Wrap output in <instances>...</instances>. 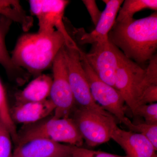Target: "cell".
Instances as JSON below:
<instances>
[{
    "label": "cell",
    "mask_w": 157,
    "mask_h": 157,
    "mask_svg": "<svg viewBox=\"0 0 157 157\" xmlns=\"http://www.w3.org/2000/svg\"><path fill=\"white\" fill-rule=\"evenodd\" d=\"M108 39L126 57L137 64L149 61L157 48V13L139 19L116 21Z\"/></svg>",
    "instance_id": "6da1fadb"
},
{
    "label": "cell",
    "mask_w": 157,
    "mask_h": 157,
    "mask_svg": "<svg viewBox=\"0 0 157 157\" xmlns=\"http://www.w3.org/2000/svg\"><path fill=\"white\" fill-rule=\"evenodd\" d=\"M66 44L61 33L48 35L26 34L18 39L11 58L16 67L32 75L39 76L52 67L59 52Z\"/></svg>",
    "instance_id": "7a4b0ae2"
},
{
    "label": "cell",
    "mask_w": 157,
    "mask_h": 157,
    "mask_svg": "<svg viewBox=\"0 0 157 157\" xmlns=\"http://www.w3.org/2000/svg\"><path fill=\"white\" fill-rule=\"evenodd\" d=\"M153 84L157 85V62L151 61L147 67L144 69L121 51L115 87L133 114L144 92Z\"/></svg>",
    "instance_id": "3957f363"
},
{
    "label": "cell",
    "mask_w": 157,
    "mask_h": 157,
    "mask_svg": "<svg viewBox=\"0 0 157 157\" xmlns=\"http://www.w3.org/2000/svg\"><path fill=\"white\" fill-rule=\"evenodd\" d=\"M16 145L19 146L36 139H45L58 143L81 147L83 138L72 117H50L26 125L17 133Z\"/></svg>",
    "instance_id": "277c9868"
},
{
    "label": "cell",
    "mask_w": 157,
    "mask_h": 157,
    "mask_svg": "<svg viewBox=\"0 0 157 157\" xmlns=\"http://www.w3.org/2000/svg\"><path fill=\"white\" fill-rule=\"evenodd\" d=\"M71 114L83 140L91 147L109 141L113 130L117 125L111 114L78 106L75 107Z\"/></svg>",
    "instance_id": "5b68a950"
},
{
    "label": "cell",
    "mask_w": 157,
    "mask_h": 157,
    "mask_svg": "<svg viewBox=\"0 0 157 157\" xmlns=\"http://www.w3.org/2000/svg\"><path fill=\"white\" fill-rule=\"evenodd\" d=\"M79 53L93 99L103 109L127 126L131 121L125 116V102L121 93L101 80L85 59L80 49Z\"/></svg>",
    "instance_id": "8992f818"
},
{
    "label": "cell",
    "mask_w": 157,
    "mask_h": 157,
    "mask_svg": "<svg viewBox=\"0 0 157 157\" xmlns=\"http://www.w3.org/2000/svg\"><path fill=\"white\" fill-rule=\"evenodd\" d=\"M63 49L70 87L76 105L107 115L111 114L103 109L93 99L82 65L79 53L80 48H70L65 45Z\"/></svg>",
    "instance_id": "52a82bcc"
},
{
    "label": "cell",
    "mask_w": 157,
    "mask_h": 157,
    "mask_svg": "<svg viewBox=\"0 0 157 157\" xmlns=\"http://www.w3.org/2000/svg\"><path fill=\"white\" fill-rule=\"evenodd\" d=\"M31 11L38 18V33L48 35L56 29L66 40L65 45L70 48L78 47L70 36L64 24V14L69 1L66 0H31L29 1Z\"/></svg>",
    "instance_id": "ba28073f"
},
{
    "label": "cell",
    "mask_w": 157,
    "mask_h": 157,
    "mask_svg": "<svg viewBox=\"0 0 157 157\" xmlns=\"http://www.w3.org/2000/svg\"><path fill=\"white\" fill-rule=\"evenodd\" d=\"M63 47L52 65L53 77L49 99L55 107L52 117L54 119L70 117L76 106L70 87Z\"/></svg>",
    "instance_id": "9c48e42d"
},
{
    "label": "cell",
    "mask_w": 157,
    "mask_h": 157,
    "mask_svg": "<svg viewBox=\"0 0 157 157\" xmlns=\"http://www.w3.org/2000/svg\"><path fill=\"white\" fill-rule=\"evenodd\" d=\"M121 51L109 40L93 44L89 53H81L99 78L115 87L116 73Z\"/></svg>",
    "instance_id": "30bf717a"
},
{
    "label": "cell",
    "mask_w": 157,
    "mask_h": 157,
    "mask_svg": "<svg viewBox=\"0 0 157 157\" xmlns=\"http://www.w3.org/2000/svg\"><path fill=\"white\" fill-rule=\"evenodd\" d=\"M75 146L45 139H36L16 146L12 157H65Z\"/></svg>",
    "instance_id": "8fae6325"
},
{
    "label": "cell",
    "mask_w": 157,
    "mask_h": 157,
    "mask_svg": "<svg viewBox=\"0 0 157 157\" xmlns=\"http://www.w3.org/2000/svg\"><path fill=\"white\" fill-rule=\"evenodd\" d=\"M106 8L95 26V29L90 33L81 31L79 42L81 44L101 43L108 41V35L116 21L117 17L123 0H104Z\"/></svg>",
    "instance_id": "7c38bea8"
},
{
    "label": "cell",
    "mask_w": 157,
    "mask_h": 157,
    "mask_svg": "<svg viewBox=\"0 0 157 157\" xmlns=\"http://www.w3.org/2000/svg\"><path fill=\"white\" fill-rule=\"evenodd\" d=\"M111 139L123 149L127 157H157L152 144L139 133L125 131L117 125L111 133Z\"/></svg>",
    "instance_id": "4fadbf2b"
},
{
    "label": "cell",
    "mask_w": 157,
    "mask_h": 157,
    "mask_svg": "<svg viewBox=\"0 0 157 157\" xmlns=\"http://www.w3.org/2000/svg\"><path fill=\"white\" fill-rule=\"evenodd\" d=\"M55 107L49 99L37 102H30L15 105L10 109L14 123L25 125L36 123L54 113Z\"/></svg>",
    "instance_id": "5bb4252c"
},
{
    "label": "cell",
    "mask_w": 157,
    "mask_h": 157,
    "mask_svg": "<svg viewBox=\"0 0 157 157\" xmlns=\"http://www.w3.org/2000/svg\"><path fill=\"white\" fill-rule=\"evenodd\" d=\"M52 81V78L48 75L37 76L22 90L16 94L15 105L47 100L50 95Z\"/></svg>",
    "instance_id": "9a60e30c"
},
{
    "label": "cell",
    "mask_w": 157,
    "mask_h": 157,
    "mask_svg": "<svg viewBox=\"0 0 157 157\" xmlns=\"http://www.w3.org/2000/svg\"><path fill=\"white\" fill-rule=\"evenodd\" d=\"M12 21L4 17L0 16V64L6 70L8 75L16 78L18 81L23 80L25 76V70L17 67L13 63L7 50L6 44V37Z\"/></svg>",
    "instance_id": "2e32d148"
},
{
    "label": "cell",
    "mask_w": 157,
    "mask_h": 157,
    "mask_svg": "<svg viewBox=\"0 0 157 157\" xmlns=\"http://www.w3.org/2000/svg\"><path fill=\"white\" fill-rule=\"evenodd\" d=\"M0 16L19 24L25 32L33 26V19L26 13L19 1L16 0H0Z\"/></svg>",
    "instance_id": "e0dca14e"
},
{
    "label": "cell",
    "mask_w": 157,
    "mask_h": 157,
    "mask_svg": "<svg viewBox=\"0 0 157 157\" xmlns=\"http://www.w3.org/2000/svg\"><path fill=\"white\" fill-rule=\"evenodd\" d=\"M118 13L116 21L124 22L133 19V16L138 11L145 9L156 11V0H126Z\"/></svg>",
    "instance_id": "ac0fdd59"
},
{
    "label": "cell",
    "mask_w": 157,
    "mask_h": 157,
    "mask_svg": "<svg viewBox=\"0 0 157 157\" xmlns=\"http://www.w3.org/2000/svg\"><path fill=\"white\" fill-rule=\"evenodd\" d=\"M0 119L6 125L11 133L12 140L15 144L17 140V132L15 123L11 118V111L7 101L6 91L0 80Z\"/></svg>",
    "instance_id": "d6986e66"
},
{
    "label": "cell",
    "mask_w": 157,
    "mask_h": 157,
    "mask_svg": "<svg viewBox=\"0 0 157 157\" xmlns=\"http://www.w3.org/2000/svg\"><path fill=\"white\" fill-rule=\"evenodd\" d=\"M130 131L143 135L149 140L156 151L157 150V124H149L143 123L134 124L129 123L127 126Z\"/></svg>",
    "instance_id": "ffe728a7"
},
{
    "label": "cell",
    "mask_w": 157,
    "mask_h": 157,
    "mask_svg": "<svg viewBox=\"0 0 157 157\" xmlns=\"http://www.w3.org/2000/svg\"><path fill=\"white\" fill-rule=\"evenodd\" d=\"M12 140L9 129L0 119V157H12Z\"/></svg>",
    "instance_id": "44dd1931"
},
{
    "label": "cell",
    "mask_w": 157,
    "mask_h": 157,
    "mask_svg": "<svg viewBox=\"0 0 157 157\" xmlns=\"http://www.w3.org/2000/svg\"><path fill=\"white\" fill-rule=\"evenodd\" d=\"M133 114L144 118L145 123L157 124V103L140 105L136 107Z\"/></svg>",
    "instance_id": "7402d4cb"
},
{
    "label": "cell",
    "mask_w": 157,
    "mask_h": 157,
    "mask_svg": "<svg viewBox=\"0 0 157 157\" xmlns=\"http://www.w3.org/2000/svg\"><path fill=\"white\" fill-rule=\"evenodd\" d=\"M71 157H127L106 152L94 151L81 147H75L71 155Z\"/></svg>",
    "instance_id": "603a6c76"
},
{
    "label": "cell",
    "mask_w": 157,
    "mask_h": 157,
    "mask_svg": "<svg viewBox=\"0 0 157 157\" xmlns=\"http://www.w3.org/2000/svg\"><path fill=\"white\" fill-rule=\"evenodd\" d=\"M157 101V85H151L144 92L137 107L144 104H151L155 102L156 103Z\"/></svg>",
    "instance_id": "cb8c5ba5"
},
{
    "label": "cell",
    "mask_w": 157,
    "mask_h": 157,
    "mask_svg": "<svg viewBox=\"0 0 157 157\" xmlns=\"http://www.w3.org/2000/svg\"><path fill=\"white\" fill-rule=\"evenodd\" d=\"M82 2L89 13L93 23L96 26L101 17L102 12L98 9L95 1L83 0Z\"/></svg>",
    "instance_id": "d4e9b609"
},
{
    "label": "cell",
    "mask_w": 157,
    "mask_h": 157,
    "mask_svg": "<svg viewBox=\"0 0 157 157\" xmlns=\"http://www.w3.org/2000/svg\"><path fill=\"white\" fill-rule=\"evenodd\" d=\"M65 157H71V155H68V156H66Z\"/></svg>",
    "instance_id": "484cf974"
}]
</instances>
